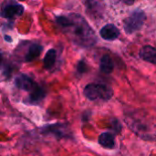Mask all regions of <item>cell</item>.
<instances>
[{
	"label": "cell",
	"instance_id": "9c48e42d",
	"mask_svg": "<svg viewBox=\"0 0 156 156\" xmlns=\"http://www.w3.org/2000/svg\"><path fill=\"white\" fill-rule=\"evenodd\" d=\"M140 57L144 61L156 64V48L152 46H144L140 51Z\"/></svg>",
	"mask_w": 156,
	"mask_h": 156
},
{
	"label": "cell",
	"instance_id": "7a4b0ae2",
	"mask_svg": "<svg viewBox=\"0 0 156 156\" xmlns=\"http://www.w3.org/2000/svg\"><path fill=\"white\" fill-rule=\"evenodd\" d=\"M127 126L140 138L145 141H156V117L144 111L127 112L124 117Z\"/></svg>",
	"mask_w": 156,
	"mask_h": 156
},
{
	"label": "cell",
	"instance_id": "2e32d148",
	"mask_svg": "<svg viewBox=\"0 0 156 156\" xmlns=\"http://www.w3.org/2000/svg\"><path fill=\"white\" fill-rule=\"evenodd\" d=\"M2 62H3V55H2V53H0V67L2 65Z\"/></svg>",
	"mask_w": 156,
	"mask_h": 156
},
{
	"label": "cell",
	"instance_id": "8992f818",
	"mask_svg": "<svg viewBox=\"0 0 156 156\" xmlns=\"http://www.w3.org/2000/svg\"><path fill=\"white\" fill-rule=\"evenodd\" d=\"M15 84L19 90H22L27 92H31L38 85L31 78H29L28 76L25 74L18 75L15 80Z\"/></svg>",
	"mask_w": 156,
	"mask_h": 156
},
{
	"label": "cell",
	"instance_id": "5b68a950",
	"mask_svg": "<svg viewBox=\"0 0 156 156\" xmlns=\"http://www.w3.org/2000/svg\"><path fill=\"white\" fill-rule=\"evenodd\" d=\"M24 10L25 8L22 5L17 3H12L4 6L0 12V15L2 17L5 18H13L21 16L24 13Z\"/></svg>",
	"mask_w": 156,
	"mask_h": 156
},
{
	"label": "cell",
	"instance_id": "8fae6325",
	"mask_svg": "<svg viewBox=\"0 0 156 156\" xmlns=\"http://www.w3.org/2000/svg\"><path fill=\"white\" fill-rule=\"evenodd\" d=\"M46 97V92L42 87L37 85L31 92H29L28 96V102L30 103H38Z\"/></svg>",
	"mask_w": 156,
	"mask_h": 156
},
{
	"label": "cell",
	"instance_id": "ba28073f",
	"mask_svg": "<svg viewBox=\"0 0 156 156\" xmlns=\"http://www.w3.org/2000/svg\"><path fill=\"white\" fill-rule=\"evenodd\" d=\"M100 35L103 39L114 40V39L118 38V37L120 36V30L115 25L108 24L101 29Z\"/></svg>",
	"mask_w": 156,
	"mask_h": 156
},
{
	"label": "cell",
	"instance_id": "3957f363",
	"mask_svg": "<svg viewBox=\"0 0 156 156\" xmlns=\"http://www.w3.org/2000/svg\"><path fill=\"white\" fill-rule=\"evenodd\" d=\"M84 95L90 101H109L112 97L113 91L107 85L90 83L84 88Z\"/></svg>",
	"mask_w": 156,
	"mask_h": 156
},
{
	"label": "cell",
	"instance_id": "9a60e30c",
	"mask_svg": "<svg viewBox=\"0 0 156 156\" xmlns=\"http://www.w3.org/2000/svg\"><path fill=\"white\" fill-rule=\"evenodd\" d=\"M77 71L79 74H83L87 71V65L83 60H80L77 66Z\"/></svg>",
	"mask_w": 156,
	"mask_h": 156
},
{
	"label": "cell",
	"instance_id": "5bb4252c",
	"mask_svg": "<svg viewBox=\"0 0 156 156\" xmlns=\"http://www.w3.org/2000/svg\"><path fill=\"white\" fill-rule=\"evenodd\" d=\"M56 58H57V51L54 48H50L47 51L44 59H43V65L44 68L46 69H51L55 62H56Z\"/></svg>",
	"mask_w": 156,
	"mask_h": 156
},
{
	"label": "cell",
	"instance_id": "6da1fadb",
	"mask_svg": "<svg viewBox=\"0 0 156 156\" xmlns=\"http://www.w3.org/2000/svg\"><path fill=\"white\" fill-rule=\"evenodd\" d=\"M56 22L76 45L90 48L97 42L95 32L84 17L79 14L57 16Z\"/></svg>",
	"mask_w": 156,
	"mask_h": 156
},
{
	"label": "cell",
	"instance_id": "277c9868",
	"mask_svg": "<svg viewBox=\"0 0 156 156\" xmlns=\"http://www.w3.org/2000/svg\"><path fill=\"white\" fill-rule=\"evenodd\" d=\"M145 14L142 10H135L128 16L123 23L124 30L128 34H133L135 31H138L143 27L145 21Z\"/></svg>",
	"mask_w": 156,
	"mask_h": 156
},
{
	"label": "cell",
	"instance_id": "30bf717a",
	"mask_svg": "<svg viewBox=\"0 0 156 156\" xmlns=\"http://www.w3.org/2000/svg\"><path fill=\"white\" fill-rule=\"evenodd\" d=\"M43 51V47L39 44H32L26 56H25V61L27 62H31L33 60H35L37 58H38L41 54V52Z\"/></svg>",
	"mask_w": 156,
	"mask_h": 156
},
{
	"label": "cell",
	"instance_id": "7c38bea8",
	"mask_svg": "<svg viewBox=\"0 0 156 156\" xmlns=\"http://www.w3.org/2000/svg\"><path fill=\"white\" fill-rule=\"evenodd\" d=\"M101 71L105 74H111L114 69V64L112 58L109 55H103L101 58L100 62Z\"/></svg>",
	"mask_w": 156,
	"mask_h": 156
},
{
	"label": "cell",
	"instance_id": "4fadbf2b",
	"mask_svg": "<svg viewBox=\"0 0 156 156\" xmlns=\"http://www.w3.org/2000/svg\"><path fill=\"white\" fill-rule=\"evenodd\" d=\"M99 144L108 149H112L114 148L115 145V141H114V137L112 133H101L99 136Z\"/></svg>",
	"mask_w": 156,
	"mask_h": 156
},
{
	"label": "cell",
	"instance_id": "52a82bcc",
	"mask_svg": "<svg viewBox=\"0 0 156 156\" xmlns=\"http://www.w3.org/2000/svg\"><path fill=\"white\" fill-rule=\"evenodd\" d=\"M69 133L68 126L60 123H56V124H51L48 126H46L43 128L42 133L44 134H53L57 138H62V137H67L68 133Z\"/></svg>",
	"mask_w": 156,
	"mask_h": 156
}]
</instances>
